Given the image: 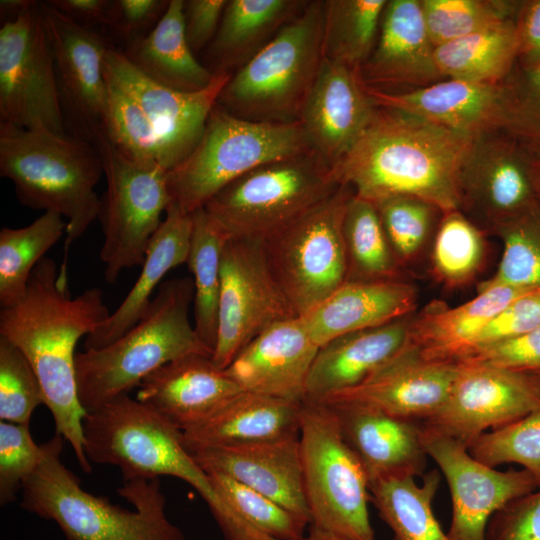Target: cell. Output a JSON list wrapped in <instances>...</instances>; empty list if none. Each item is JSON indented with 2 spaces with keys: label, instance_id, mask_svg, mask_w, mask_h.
I'll use <instances>...</instances> for the list:
<instances>
[{
  "label": "cell",
  "instance_id": "28",
  "mask_svg": "<svg viewBox=\"0 0 540 540\" xmlns=\"http://www.w3.org/2000/svg\"><path fill=\"white\" fill-rule=\"evenodd\" d=\"M414 314L338 336L321 345L306 384V400L321 402L353 388L407 344Z\"/></svg>",
  "mask_w": 540,
  "mask_h": 540
},
{
  "label": "cell",
  "instance_id": "7",
  "mask_svg": "<svg viewBox=\"0 0 540 540\" xmlns=\"http://www.w3.org/2000/svg\"><path fill=\"white\" fill-rule=\"evenodd\" d=\"M310 150L313 149L300 122L246 120L216 104L195 148L167 171L171 203L191 214L246 173Z\"/></svg>",
  "mask_w": 540,
  "mask_h": 540
},
{
  "label": "cell",
  "instance_id": "40",
  "mask_svg": "<svg viewBox=\"0 0 540 540\" xmlns=\"http://www.w3.org/2000/svg\"><path fill=\"white\" fill-rule=\"evenodd\" d=\"M65 233V219L53 212H44L25 227L1 229V308L13 305L21 299L32 271Z\"/></svg>",
  "mask_w": 540,
  "mask_h": 540
},
{
  "label": "cell",
  "instance_id": "18",
  "mask_svg": "<svg viewBox=\"0 0 540 540\" xmlns=\"http://www.w3.org/2000/svg\"><path fill=\"white\" fill-rule=\"evenodd\" d=\"M42 9L66 131L95 144L107 109L104 58L112 45L98 30L72 22L47 1Z\"/></svg>",
  "mask_w": 540,
  "mask_h": 540
},
{
  "label": "cell",
  "instance_id": "38",
  "mask_svg": "<svg viewBox=\"0 0 540 540\" xmlns=\"http://www.w3.org/2000/svg\"><path fill=\"white\" fill-rule=\"evenodd\" d=\"M387 0H326L324 58L359 70L370 57Z\"/></svg>",
  "mask_w": 540,
  "mask_h": 540
},
{
  "label": "cell",
  "instance_id": "16",
  "mask_svg": "<svg viewBox=\"0 0 540 540\" xmlns=\"http://www.w3.org/2000/svg\"><path fill=\"white\" fill-rule=\"evenodd\" d=\"M444 405L420 422L467 447L488 429L512 423L540 409V371H517L458 363Z\"/></svg>",
  "mask_w": 540,
  "mask_h": 540
},
{
  "label": "cell",
  "instance_id": "22",
  "mask_svg": "<svg viewBox=\"0 0 540 540\" xmlns=\"http://www.w3.org/2000/svg\"><path fill=\"white\" fill-rule=\"evenodd\" d=\"M318 349L303 319L295 316L264 330L225 370L245 392L301 404Z\"/></svg>",
  "mask_w": 540,
  "mask_h": 540
},
{
  "label": "cell",
  "instance_id": "41",
  "mask_svg": "<svg viewBox=\"0 0 540 540\" xmlns=\"http://www.w3.org/2000/svg\"><path fill=\"white\" fill-rule=\"evenodd\" d=\"M484 233L460 210L443 213L431 256L435 278L449 287L470 282L484 260Z\"/></svg>",
  "mask_w": 540,
  "mask_h": 540
},
{
  "label": "cell",
  "instance_id": "5",
  "mask_svg": "<svg viewBox=\"0 0 540 540\" xmlns=\"http://www.w3.org/2000/svg\"><path fill=\"white\" fill-rule=\"evenodd\" d=\"M193 297L192 278L169 279L128 332L105 347L76 354L77 392L86 413L129 394L168 362L192 354L211 356L189 317Z\"/></svg>",
  "mask_w": 540,
  "mask_h": 540
},
{
  "label": "cell",
  "instance_id": "4",
  "mask_svg": "<svg viewBox=\"0 0 540 540\" xmlns=\"http://www.w3.org/2000/svg\"><path fill=\"white\" fill-rule=\"evenodd\" d=\"M0 176L11 181L23 206L65 219L67 264L71 245L98 218L95 188L104 173L95 144L68 133L0 123Z\"/></svg>",
  "mask_w": 540,
  "mask_h": 540
},
{
  "label": "cell",
  "instance_id": "27",
  "mask_svg": "<svg viewBox=\"0 0 540 540\" xmlns=\"http://www.w3.org/2000/svg\"><path fill=\"white\" fill-rule=\"evenodd\" d=\"M327 405L334 410L343 436L362 463L369 483L423 474L427 454L420 422L369 406Z\"/></svg>",
  "mask_w": 540,
  "mask_h": 540
},
{
  "label": "cell",
  "instance_id": "14",
  "mask_svg": "<svg viewBox=\"0 0 540 540\" xmlns=\"http://www.w3.org/2000/svg\"><path fill=\"white\" fill-rule=\"evenodd\" d=\"M295 316L271 271L264 241L227 239L222 252L213 362L226 369L264 330Z\"/></svg>",
  "mask_w": 540,
  "mask_h": 540
},
{
  "label": "cell",
  "instance_id": "8",
  "mask_svg": "<svg viewBox=\"0 0 540 540\" xmlns=\"http://www.w3.org/2000/svg\"><path fill=\"white\" fill-rule=\"evenodd\" d=\"M342 185L317 152L260 166L204 207L228 239L265 241L329 199Z\"/></svg>",
  "mask_w": 540,
  "mask_h": 540
},
{
  "label": "cell",
  "instance_id": "54",
  "mask_svg": "<svg viewBox=\"0 0 540 540\" xmlns=\"http://www.w3.org/2000/svg\"><path fill=\"white\" fill-rule=\"evenodd\" d=\"M169 1L111 0L106 29L121 40L125 48L154 29L164 15Z\"/></svg>",
  "mask_w": 540,
  "mask_h": 540
},
{
  "label": "cell",
  "instance_id": "53",
  "mask_svg": "<svg viewBox=\"0 0 540 540\" xmlns=\"http://www.w3.org/2000/svg\"><path fill=\"white\" fill-rule=\"evenodd\" d=\"M493 367L540 371V325L519 336L483 347L463 361Z\"/></svg>",
  "mask_w": 540,
  "mask_h": 540
},
{
  "label": "cell",
  "instance_id": "30",
  "mask_svg": "<svg viewBox=\"0 0 540 540\" xmlns=\"http://www.w3.org/2000/svg\"><path fill=\"white\" fill-rule=\"evenodd\" d=\"M535 289L494 287L456 307L430 304L414 315L407 344L423 359L458 364L473 350L485 325L508 303Z\"/></svg>",
  "mask_w": 540,
  "mask_h": 540
},
{
  "label": "cell",
  "instance_id": "42",
  "mask_svg": "<svg viewBox=\"0 0 540 540\" xmlns=\"http://www.w3.org/2000/svg\"><path fill=\"white\" fill-rule=\"evenodd\" d=\"M490 234L502 241L503 252L496 272L479 284L478 291L501 286L540 290V207Z\"/></svg>",
  "mask_w": 540,
  "mask_h": 540
},
{
  "label": "cell",
  "instance_id": "47",
  "mask_svg": "<svg viewBox=\"0 0 540 540\" xmlns=\"http://www.w3.org/2000/svg\"><path fill=\"white\" fill-rule=\"evenodd\" d=\"M480 462L496 467L515 463L528 471L540 487V409L512 423L487 431L468 447Z\"/></svg>",
  "mask_w": 540,
  "mask_h": 540
},
{
  "label": "cell",
  "instance_id": "15",
  "mask_svg": "<svg viewBox=\"0 0 540 540\" xmlns=\"http://www.w3.org/2000/svg\"><path fill=\"white\" fill-rule=\"evenodd\" d=\"M457 185L459 210L485 233L539 206L527 151L503 130L472 138Z\"/></svg>",
  "mask_w": 540,
  "mask_h": 540
},
{
  "label": "cell",
  "instance_id": "1",
  "mask_svg": "<svg viewBox=\"0 0 540 540\" xmlns=\"http://www.w3.org/2000/svg\"><path fill=\"white\" fill-rule=\"evenodd\" d=\"M111 314L103 292L88 288L72 298L67 264L44 257L32 271L24 295L0 310V337L18 347L33 367L44 404L56 428L86 473L92 466L84 451L83 420L75 375V348Z\"/></svg>",
  "mask_w": 540,
  "mask_h": 540
},
{
  "label": "cell",
  "instance_id": "35",
  "mask_svg": "<svg viewBox=\"0 0 540 540\" xmlns=\"http://www.w3.org/2000/svg\"><path fill=\"white\" fill-rule=\"evenodd\" d=\"M435 60L444 79L502 83L517 63L514 19L435 47Z\"/></svg>",
  "mask_w": 540,
  "mask_h": 540
},
{
  "label": "cell",
  "instance_id": "36",
  "mask_svg": "<svg viewBox=\"0 0 540 540\" xmlns=\"http://www.w3.org/2000/svg\"><path fill=\"white\" fill-rule=\"evenodd\" d=\"M441 481L433 469L423 477H393L369 483L370 501L389 526L394 540H450L433 512V499Z\"/></svg>",
  "mask_w": 540,
  "mask_h": 540
},
{
  "label": "cell",
  "instance_id": "48",
  "mask_svg": "<svg viewBox=\"0 0 540 540\" xmlns=\"http://www.w3.org/2000/svg\"><path fill=\"white\" fill-rule=\"evenodd\" d=\"M44 404L40 381L23 352L0 337V419L29 424L33 411Z\"/></svg>",
  "mask_w": 540,
  "mask_h": 540
},
{
  "label": "cell",
  "instance_id": "60",
  "mask_svg": "<svg viewBox=\"0 0 540 540\" xmlns=\"http://www.w3.org/2000/svg\"><path fill=\"white\" fill-rule=\"evenodd\" d=\"M303 540H343L333 534L309 525V534Z\"/></svg>",
  "mask_w": 540,
  "mask_h": 540
},
{
  "label": "cell",
  "instance_id": "45",
  "mask_svg": "<svg viewBox=\"0 0 540 540\" xmlns=\"http://www.w3.org/2000/svg\"><path fill=\"white\" fill-rule=\"evenodd\" d=\"M373 204L401 268L420 255L441 219L438 215L443 214L433 204L408 195L387 197Z\"/></svg>",
  "mask_w": 540,
  "mask_h": 540
},
{
  "label": "cell",
  "instance_id": "6",
  "mask_svg": "<svg viewBox=\"0 0 540 540\" xmlns=\"http://www.w3.org/2000/svg\"><path fill=\"white\" fill-rule=\"evenodd\" d=\"M322 0L303 11L245 65L231 74L217 105L256 122H299L323 61Z\"/></svg>",
  "mask_w": 540,
  "mask_h": 540
},
{
  "label": "cell",
  "instance_id": "23",
  "mask_svg": "<svg viewBox=\"0 0 540 540\" xmlns=\"http://www.w3.org/2000/svg\"><path fill=\"white\" fill-rule=\"evenodd\" d=\"M359 73L366 86L382 91L412 90L444 80L420 0H387L376 45Z\"/></svg>",
  "mask_w": 540,
  "mask_h": 540
},
{
  "label": "cell",
  "instance_id": "11",
  "mask_svg": "<svg viewBox=\"0 0 540 540\" xmlns=\"http://www.w3.org/2000/svg\"><path fill=\"white\" fill-rule=\"evenodd\" d=\"M95 146L106 179L97 218L104 236L100 259L106 282L113 284L123 270L143 264L171 197L163 167L127 156L103 131Z\"/></svg>",
  "mask_w": 540,
  "mask_h": 540
},
{
  "label": "cell",
  "instance_id": "52",
  "mask_svg": "<svg viewBox=\"0 0 540 540\" xmlns=\"http://www.w3.org/2000/svg\"><path fill=\"white\" fill-rule=\"evenodd\" d=\"M485 540H540V487L495 512Z\"/></svg>",
  "mask_w": 540,
  "mask_h": 540
},
{
  "label": "cell",
  "instance_id": "24",
  "mask_svg": "<svg viewBox=\"0 0 540 540\" xmlns=\"http://www.w3.org/2000/svg\"><path fill=\"white\" fill-rule=\"evenodd\" d=\"M190 453L205 472L224 474L266 495L310 525L299 434L249 444L200 448Z\"/></svg>",
  "mask_w": 540,
  "mask_h": 540
},
{
  "label": "cell",
  "instance_id": "33",
  "mask_svg": "<svg viewBox=\"0 0 540 540\" xmlns=\"http://www.w3.org/2000/svg\"><path fill=\"white\" fill-rule=\"evenodd\" d=\"M308 0H228L202 62L212 73L233 74L297 17Z\"/></svg>",
  "mask_w": 540,
  "mask_h": 540
},
{
  "label": "cell",
  "instance_id": "50",
  "mask_svg": "<svg viewBox=\"0 0 540 540\" xmlns=\"http://www.w3.org/2000/svg\"><path fill=\"white\" fill-rule=\"evenodd\" d=\"M43 457V446L37 445L29 424L0 423V504L16 499L19 487L33 474Z\"/></svg>",
  "mask_w": 540,
  "mask_h": 540
},
{
  "label": "cell",
  "instance_id": "25",
  "mask_svg": "<svg viewBox=\"0 0 540 540\" xmlns=\"http://www.w3.org/2000/svg\"><path fill=\"white\" fill-rule=\"evenodd\" d=\"M136 399L184 431L243 392L211 356L187 355L168 362L138 386Z\"/></svg>",
  "mask_w": 540,
  "mask_h": 540
},
{
  "label": "cell",
  "instance_id": "10",
  "mask_svg": "<svg viewBox=\"0 0 540 540\" xmlns=\"http://www.w3.org/2000/svg\"><path fill=\"white\" fill-rule=\"evenodd\" d=\"M299 444L310 526L343 540H375L367 474L330 406L302 403Z\"/></svg>",
  "mask_w": 540,
  "mask_h": 540
},
{
  "label": "cell",
  "instance_id": "44",
  "mask_svg": "<svg viewBox=\"0 0 540 540\" xmlns=\"http://www.w3.org/2000/svg\"><path fill=\"white\" fill-rule=\"evenodd\" d=\"M107 86V109L102 130L105 136L127 156L171 170V156L154 126L127 94L108 82Z\"/></svg>",
  "mask_w": 540,
  "mask_h": 540
},
{
  "label": "cell",
  "instance_id": "34",
  "mask_svg": "<svg viewBox=\"0 0 540 540\" xmlns=\"http://www.w3.org/2000/svg\"><path fill=\"white\" fill-rule=\"evenodd\" d=\"M184 0H170L154 29L119 49L145 76L168 88L194 93L206 89L212 73L190 49L184 31Z\"/></svg>",
  "mask_w": 540,
  "mask_h": 540
},
{
  "label": "cell",
  "instance_id": "26",
  "mask_svg": "<svg viewBox=\"0 0 540 540\" xmlns=\"http://www.w3.org/2000/svg\"><path fill=\"white\" fill-rule=\"evenodd\" d=\"M375 106L400 111L471 137L502 130V84H477L444 79L405 91H382L366 86Z\"/></svg>",
  "mask_w": 540,
  "mask_h": 540
},
{
  "label": "cell",
  "instance_id": "20",
  "mask_svg": "<svg viewBox=\"0 0 540 540\" xmlns=\"http://www.w3.org/2000/svg\"><path fill=\"white\" fill-rule=\"evenodd\" d=\"M376 111L359 70L323 58L299 122L311 148L335 168L370 126Z\"/></svg>",
  "mask_w": 540,
  "mask_h": 540
},
{
  "label": "cell",
  "instance_id": "43",
  "mask_svg": "<svg viewBox=\"0 0 540 540\" xmlns=\"http://www.w3.org/2000/svg\"><path fill=\"white\" fill-rule=\"evenodd\" d=\"M435 47L515 19L520 1L420 0Z\"/></svg>",
  "mask_w": 540,
  "mask_h": 540
},
{
  "label": "cell",
  "instance_id": "55",
  "mask_svg": "<svg viewBox=\"0 0 540 540\" xmlns=\"http://www.w3.org/2000/svg\"><path fill=\"white\" fill-rule=\"evenodd\" d=\"M228 0H184L183 17L187 43L196 55L215 37Z\"/></svg>",
  "mask_w": 540,
  "mask_h": 540
},
{
  "label": "cell",
  "instance_id": "46",
  "mask_svg": "<svg viewBox=\"0 0 540 540\" xmlns=\"http://www.w3.org/2000/svg\"><path fill=\"white\" fill-rule=\"evenodd\" d=\"M218 495L248 522L278 540H303L309 523L266 495L218 472H206Z\"/></svg>",
  "mask_w": 540,
  "mask_h": 540
},
{
  "label": "cell",
  "instance_id": "29",
  "mask_svg": "<svg viewBox=\"0 0 540 540\" xmlns=\"http://www.w3.org/2000/svg\"><path fill=\"white\" fill-rule=\"evenodd\" d=\"M417 290L403 279L346 281L300 316L320 347L346 333L381 326L413 314Z\"/></svg>",
  "mask_w": 540,
  "mask_h": 540
},
{
  "label": "cell",
  "instance_id": "2",
  "mask_svg": "<svg viewBox=\"0 0 540 540\" xmlns=\"http://www.w3.org/2000/svg\"><path fill=\"white\" fill-rule=\"evenodd\" d=\"M472 138L377 107L370 126L334 170L341 185L372 203L408 195L443 213L459 210L458 169Z\"/></svg>",
  "mask_w": 540,
  "mask_h": 540
},
{
  "label": "cell",
  "instance_id": "13",
  "mask_svg": "<svg viewBox=\"0 0 540 540\" xmlns=\"http://www.w3.org/2000/svg\"><path fill=\"white\" fill-rule=\"evenodd\" d=\"M0 123L67 133L42 2L1 24Z\"/></svg>",
  "mask_w": 540,
  "mask_h": 540
},
{
  "label": "cell",
  "instance_id": "59",
  "mask_svg": "<svg viewBox=\"0 0 540 540\" xmlns=\"http://www.w3.org/2000/svg\"><path fill=\"white\" fill-rule=\"evenodd\" d=\"M525 149L528 154L534 190L540 207V150L527 147Z\"/></svg>",
  "mask_w": 540,
  "mask_h": 540
},
{
  "label": "cell",
  "instance_id": "49",
  "mask_svg": "<svg viewBox=\"0 0 540 540\" xmlns=\"http://www.w3.org/2000/svg\"><path fill=\"white\" fill-rule=\"evenodd\" d=\"M501 84L502 130L523 146L540 150V67H522L516 63Z\"/></svg>",
  "mask_w": 540,
  "mask_h": 540
},
{
  "label": "cell",
  "instance_id": "32",
  "mask_svg": "<svg viewBox=\"0 0 540 540\" xmlns=\"http://www.w3.org/2000/svg\"><path fill=\"white\" fill-rule=\"evenodd\" d=\"M301 404L241 392L200 423L182 431L189 452L299 434Z\"/></svg>",
  "mask_w": 540,
  "mask_h": 540
},
{
  "label": "cell",
  "instance_id": "58",
  "mask_svg": "<svg viewBox=\"0 0 540 540\" xmlns=\"http://www.w3.org/2000/svg\"><path fill=\"white\" fill-rule=\"evenodd\" d=\"M36 1L34 0H1L0 20L1 24L12 21L30 8Z\"/></svg>",
  "mask_w": 540,
  "mask_h": 540
},
{
  "label": "cell",
  "instance_id": "21",
  "mask_svg": "<svg viewBox=\"0 0 540 540\" xmlns=\"http://www.w3.org/2000/svg\"><path fill=\"white\" fill-rule=\"evenodd\" d=\"M458 365L427 361L408 344L357 386L319 403L373 407L423 422L446 402Z\"/></svg>",
  "mask_w": 540,
  "mask_h": 540
},
{
  "label": "cell",
  "instance_id": "12",
  "mask_svg": "<svg viewBox=\"0 0 540 540\" xmlns=\"http://www.w3.org/2000/svg\"><path fill=\"white\" fill-rule=\"evenodd\" d=\"M353 191L342 185L329 199L264 241L280 289L297 316H304L347 277L343 220Z\"/></svg>",
  "mask_w": 540,
  "mask_h": 540
},
{
  "label": "cell",
  "instance_id": "51",
  "mask_svg": "<svg viewBox=\"0 0 540 540\" xmlns=\"http://www.w3.org/2000/svg\"><path fill=\"white\" fill-rule=\"evenodd\" d=\"M539 325L540 290H532L508 303L485 325L468 356L483 347L519 336Z\"/></svg>",
  "mask_w": 540,
  "mask_h": 540
},
{
  "label": "cell",
  "instance_id": "39",
  "mask_svg": "<svg viewBox=\"0 0 540 540\" xmlns=\"http://www.w3.org/2000/svg\"><path fill=\"white\" fill-rule=\"evenodd\" d=\"M343 236L347 257L346 281L401 279L402 268L372 202L353 193L344 214Z\"/></svg>",
  "mask_w": 540,
  "mask_h": 540
},
{
  "label": "cell",
  "instance_id": "19",
  "mask_svg": "<svg viewBox=\"0 0 540 540\" xmlns=\"http://www.w3.org/2000/svg\"><path fill=\"white\" fill-rule=\"evenodd\" d=\"M215 74L206 89L187 93L151 80L113 46L104 58L106 81L127 94L154 126L171 156L173 168L199 142L209 114L231 76L225 72Z\"/></svg>",
  "mask_w": 540,
  "mask_h": 540
},
{
  "label": "cell",
  "instance_id": "31",
  "mask_svg": "<svg viewBox=\"0 0 540 540\" xmlns=\"http://www.w3.org/2000/svg\"><path fill=\"white\" fill-rule=\"evenodd\" d=\"M192 233V216L171 203L153 236L141 272L117 309L86 337L84 350L105 347L128 332L145 314L156 288L166 274L186 263Z\"/></svg>",
  "mask_w": 540,
  "mask_h": 540
},
{
  "label": "cell",
  "instance_id": "17",
  "mask_svg": "<svg viewBox=\"0 0 540 540\" xmlns=\"http://www.w3.org/2000/svg\"><path fill=\"white\" fill-rule=\"evenodd\" d=\"M427 456L445 477L451 495L450 540H485L492 515L538 488L526 470L498 471L474 458L457 439L421 423Z\"/></svg>",
  "mask_w": 540,
  "mask_h": 540
},
{
  "label": "cell",
  "instance_id": "9",
  "mask_svg": "<svg viewBox=\"0 0 540 540\" xmlns=\"http://www.w3.org/2000/svg\"><path fill=\"white\" fill-rule=\"evenodd\" d=\"M84 451L90 462L119 467L123 482L173 476L213 505L218 496L197 464L180 429L129 394L105 403L83 420Z\"/></svg>",
  "mask_w": 540,
  "mask_h": 540
},
{
  "label": "cell",
  "instance_id": "57",
  "mask_svg": "<svg viewBox=\"0 0 540 540\" xmlns=\"http://www.w3.org/2000/svg\"><path fill=\"white\" fill-rule=\"evenodd\" d=\"M72 22L86 28L107 27L111 0H50L47 1Z\"/></svg>",
  "mask_w": 540,
  "mask_h": 540
},
{
  "label": "cell",
  "instance_id": "37",
  "mask_svg": "<svg viewBox=\"0 0 540 540\" xmlns=\"http://www.w3.org/2000/svg\"><path fill=\"white\" fill-rule=\"evenodd\" d=\"M191 216L192 233L186 263L194 286L193 325L212 356L217 338L222 252L228 238L204 208Z\"/></svg>",
  "mask_w": 540,
  "mask_h": 540
},
{
  "label": "cell",
  "instance_id": "3",
  "mask_svg": "<svg viewBox=\"0 0 540 540\" xmlns=\"http://www.w3.org/2000/svg\"><path fill=\"white\" fill-rule=\"evenodd\" d=\"M64 438L56 434L43 444V457L22 485L21 507L54 521L67 540H185L166 515L160 481L133 479L117 489L135 511L82 489L80 480L61 461Z\"/></svg>",
  "mask_w": 540,
  "mask_h": 540
},
{
  "label": "cell",
  "instance_id": "56",
  "mask_svg": "<svg viewBox=\"0 0 540 540\" xmlns=\"http://www.w3.org/2000/svg\"><path fill=\"white\" fill-rule=\"evenodd\" d=\"M517 64L540 67V0H522L514 19Z\"/></svg>",
  "mask_w": 540,
  "mask_h": 540
}]
</instances>
